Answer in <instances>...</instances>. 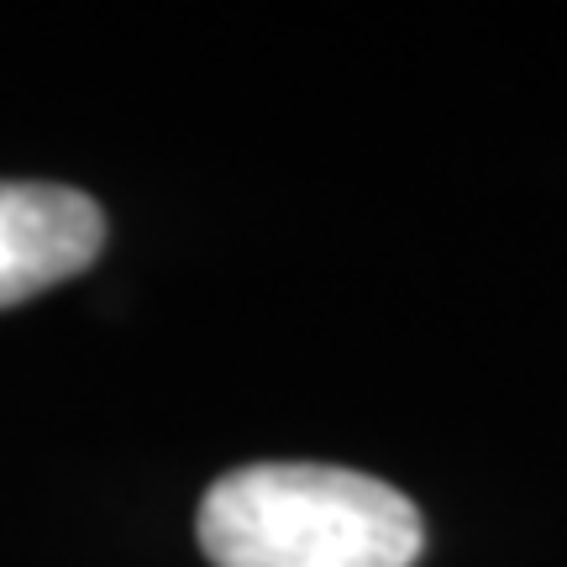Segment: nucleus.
<instances>
[{"label": "nucleus", "mask_w": 567, "mask_h": 567, "mask_svg": "<svg viewBox=\"0 0 567 567\" xmlns=\"http://www.w3.org/2000/svg\"><path fill=\"white\" fill-rule=\"evenodd\" d=\"M421 547V509L352 467L252 463L200 499L210 567H415Z\"/></svg>", "instance_id": "obj_1"}, {"label": "nucleus", "mask_w": 567, "mask_h": 567, "mask_svg": "<svg viewBox=\"0 0 567 567\" xmlns=\"http://www.w3.org/2000/svg\"><path fill=\"white\" fill-rule=\"evenodd\" d=\"M101 205L69 184H0V310L74 279L101 258Z\"/></svg>", "instance_id": "obj_2"}]
</instances>
